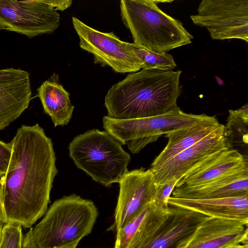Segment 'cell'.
Returning <instances> with one entry per match:
<instances>
[{"label": "cell", "mask_w": 248, "mask_h": 248, "mask_svg": "<svg viewBox=\"0 0 248 248\" xmlns=\"http://www.w3.org/2000/svg\"><path fill=\"white\" fill-rule=\"evenodd\" d=\"M11 141L9 165L0 179L1 220L29 228L46 212L56 158L51 140L38 124L22 125Z\"/></svg>", "instance_id": "obj_1"}, {"label": "cell", "mask_w": 248, "mask_h": 248, "mask_svg": "<svg viewBox=\"0 0 248 248\" xmlns=\"http://www.w3.org/2000/svg\"><path fill=\"white\" fill-rule=\"evenodd\" d=\"M181 71L142 69L114 84L105 98L107 116L118 120L150 117L176 108Z\"/></svg>", "instance_id": "obj_2"}, {"label": "cell", "mask_w": 248, "mask_h": 248, "mask_svg": "<svg viewBox=\"0 0 248 248\" xmlns=\"http://www.w3.org/2000/svg\"><path fill=\"white\" fill-rule=\"evenodd\" d=\"M98 215L93 201L73 194L55 201L43 218L24 236L23 246L58 248L90 234Z\"/></svg>", "instance_id": "obj_3"}, {"label": "cell", "mask_w": 248, "mask_h": 248, "mask_svg": "<svg viewBox=\"0 0 248 248\" xmlns=\"http://www.w3.org/2000/svg\"><path fill=\"white\" fill-rule=\"evenodd\" d=\"M120 10L134 43L147 50L167 53L192 42L193 36L182 23L160 10L154 0H122Z\"/></svg>", "instance_id": "obj_4"}, {"label": "cell", "mask_w": 248, "mask_h": 248, "mask_svg": "<svg viewBox=\"0 0 248 248\" xmlns=\"http://www.w3.org/2000/svg\"><path fill=\"white\" fill-rule=\"evenodd\" d=\"M77 167L102 185L119 183L128 171L130 155L106 131L90 130L74 138L68 147Z\"/></svg>", "instance_id": "obj_5"}, {"label": "cell", "mask_w": 248, "mask_h": 248, "mask_svg": "<svg viewBox=\"0 0 248 248\" xmlns=\"http://www.w3.org/2000/svg\"><path fill=\"white\" fill-rule=\"evenodd\" d=\"M207 116L186 113L177 107L165 113L144 118L118 120L106 116L103 124L106 132L122 145L126 144L131 153L137 154L162 135L189 127Z\"/></svg>", "instance_id": "obj_6"}, {"label": "cell", "mask_w": 248, "mask_h": 248, "mask_svg": "<svg viewBox=\"0 0 248 248\" xmlns=\"http://www.w3.org/2000/svg\"><path fill=\"white\" fill-rule=\"evenodd\" d=\"M193 23L206 28L214 40L239 39L248 42V0H202Z\"/></svg>", "instance_id": "obj_7"}, {"label": "cell", "mask_w": 248, "mask_h": 248, "mask_svg": "<svg viewBox=\"0 0 248 248\" xmlns=\"http://www.w3.org/2000/svg\"><path fill=\"white\" fill-rule=\"evenodd\" d=\"M60 23V14L47 0H0V30L32 38L54 32Z\"/></svg>", "instance_id": "obj_8"}, {"label": "cell", "mask_w": 248, "mask_h": 248, "mask_svg": "<svg viewBox=\"0 0 248 248\" xmlns=\"http://www.w3.org/2000/svg\"><path fill=\"white\" fill-rule=\"evenodd\" d=\"M74 29L79 39V46L92 54L95 63L110 67L120 73L135 72L141 68L136 55L112 31L102 32L72 17Z\"/></svg>", "instance_id": "obj_9"}, {"label": "cell", "mask_w": 248, "mask_h": 248, "mask_svg": "<svg viewBox=\"0 0 248 248\" xmlns=\"http://www.w3.org/2000/svg\"><path fill=\"white\" fill-rule=\"evenodd\" d=\"M119 183L120 191L114 216L116 231L124 227L155 201L157 187L152 171L142 167L128 171Z\"/></svg>", "instance_id": "obj_10"}, {"label": "cell", "mask_w": 248, "mask_h": 248, "mask_svg": "<svg viewBox=\"0 0 248 248\" xmlns=\"http://www.w3.org/2000/svg\"><path fill=\"white\" fill-rule=\"evenodd\" d=\"M228 149H231L230 144L224 134V125L221 124L198 142L150 170L157 185L172 180L179 181L208 156Z\"/></svg>", "instance_id": "obj_11"}, {"label": "cell", "mask_w": 248, "mask_h": 248, "mask_svg": "<svg viewBox=\"0 0 248 248\" xmlns=\"http://www.w3.org/2000/svg\"><path fill=\"white\" fill-rule=\"evenodd\" d=\"M208 216L169 205L167 216L155 232L135 248H185Z\"/></svg>", "instance_id": "obj_12"}, {"label": "cell", "mask_w": 248, "mask_h": 248, "mask_svg": "<svg viewBox=\"0 0 248 248\" xmlns=\"http://www.w3.org/2000/svg\"><path fill=\"white\" fill-rule=\"evenodd\" d=\"M29 73L21 69H0V130L28 108L31 100Z\"/></svg>", "instance_id": "obj_13"}, {"label": "cell", "mask_w": 248, "mask_h": 248, "mask_svg": "<svg viewBox=\"0 0 248 248\" xmlns=\"http://www.w3.org/2000/svg\"><path fill=\"white\" fill-rule=\"evenodd\" d=\"M248 165V156L234 149L213 154L179 180L175 187H190L218 180Z\"/></svg>", "instance_id": "obj_14"}, {"label": "cell", "mask_w": 248, "mask_h": 248, "mask_svg": "<svg viewBox=\"0 0 248 248\" xmlns=\"http://www.w3.org/2000/svg\"><path fill=\"white\" fill-rule=\"evenodd\" d=\"M248 224L238 220L209 217L198 228L185 248H222L248 244Z\"/></svg>", "instance_id": "obj_15"}, {"label": "cell", "mask_w": 248, "mask_h": 248, "mask_svg": "<svg viewBox=\"0 0 248 248\" xmlns=\"http://www.w3.org/2000/svg\"><path fill=\"white\" fill-rule=\"evenodd\" d=\"M248 195V165L208 183L190 187H175V198L203 200L232 198Z\"/></svg>", "instance_id": "obj_16"}, {"label": "cell", "mask_w": 248, "mask_h": 248, "mask_svg": "<svg viewBox=\"0 0 248 248\" xmlns=\"http://www.w3.org/2000/svg\"><path fill=\"white\" fill-rule=\"evenodd\" d=\"M168 203L211 217L238 220L247 224L248 222V195L203 200L186 199L170 196Z\"/></svg>", "instance_id": "obj_17"}, {"label": "cell", "mask_w": 248, "mask_h": 248, "mask_svg": "<svg viewBox=\"0 0 248 248\" xmlns=\"http://www.w3.org/2000/svg\"><path fill=\"white\" fill-rule=\"evenodd\" d=\"M168 213V208L161 206L155 201L151 202L127 225L116 231L113 248H135L155 232Z\"/></svg>", "instance_id": "obj_18"}, {"label": "cell", "mask_w": 248, "mask_h": 248, "mask_svg": "<svg viewBox=\"0 0 248 248\" xmlns=\"http://www.w3.org/2000/svg\"><path fill=\"white\" fill-rule=\"evenodd\" d=\"M221 124L215 116H207L195 124L165 135L168 142L163 151L154 160L151 168L170 159L208 136Z\"/></svg>", "instance_id": "obj_19"}, {"label": "cell", "mask_w": 248, "mask_h": 248, "mask_svg": "<svg viewBox=\"0 0 248 248\" xmlns=\"http://www.w3.org/2000/svg\"><path fill=\"white\" fill-rule=\"evenodd\" d=\"M37 92L44 111L50 116L54 126L67 125L74 108L69 93L61 84L49 80L44 81Z\"/></svg>", "instance_id": "obj_20"}, {"label": "cell", "mask_w": 248, "mask_h": 248, "mask_svg": "<svg viewBox=\"0 0 248 248\" xmlns=\"http://www.w3.org/2000/svg\"><path fill=\"white\" fill-rule=\"evenodd\" d=\"M224 134L228 140L231 149L240 146L247 151L248 141V105L229 110L227 124L224 125Z\"/></svg>", "instance_id": "obj_21"}, {"label": "cell", "mask_w": 248, "mask_h": 248, "mask_svg": "<svg viewBox=\"0 0 248 248\" xmlns=\"http://www.w3.org/2000/svg\"><path fill=\"white\" fill-rule=\"evenodd\" d=\"M125 44L138 57L142 69L172 70L177 66L172 56L167 53H155L134 43L125 42Z\"/></svg>", "instance_id": "obj_22"}, {"label": "cell", "mask_w": 248, "mask_h": 248, "mask_svg": "<svg viewBox=\"0 0 248 248\" xmlns=\"http://www.w3.org/2000/svg\"><path fill=\"white\" fill-rule=\"evenodd\" d=\"M23 237L21 226L4 224L0 237V248H21Z\"/></svg>", "instance_id": "obj_23"}, {"label": "cell", "mask_w": 248, "mask_h": 248, "mask_svg": "<svg viewBox=\"0 0 248 248\" xmlns=\"http://www.w3.org/2000/svg\"><path fill=\"white\" fill-rule=\"evenodd\" d=\"M178 181L177 180H172L160 185H157L155 202L163 207L168 208V200Z\"/></svg>", "instance_id": "obj_24"}, {"label": "cell", "mask_w": 248, "mask_h": 248, "mask_svg": "<svg viewBox=\"0 0 248 248\" xmlns=\"http://www.w3.org/2000/svg\"><path fill=\"white\" fill-rule=\"evenodd\" d=\"M13 144L0 140V177L7 172L12 154Z\"/></svg>", "instance_id": "obj_25"}, {"label": "cell", "mask_w": 248, "mask_h": 248, "mask_svg": "<svg viewBox=\"0 0 248 248\" xmlns=\"http://www.w3.org/2000/svg\"><path fill=\"white\" fill-rule=\"evenodd\" d=\"M47 2L56 11H63L69 7L72 3L71 0H47Z\"/></svg>", "instance_id": "obj_26"}, {"label": "cell", "mask_w": 248, "mask_h": 248, "mask_svg": "<svg viewBox=\"0 0 248 248\" xmlns=\"http://www.w3.org/2000/svg\"><path fill=\"white\" fill-rule=\"evenodd\" d=\"M222 248H248V244H241L240 243L228 245Z\"/></svg>", "instance_id": "obj_27"}, {"label": "cell", "mask_w": 248, "mask_h": 248, "mask_svg": "<svg viewBox=\"0 0 248 248\" xmlns=\"http://www.w3.org/2000/svg\"><path fill=\"white\" fill-rule=\"evenodd\" d=\"M78 243H79V242H75L74 243H73V244H70V245L64 246V247L58 248H76L78 245Z\"/></svg>", "instance_id": "obj_28"}, {"label": "cell", "mask_w": 248, "mask_h": 248, "mask_svg": "<svg viewBox=\"0 0 248 248\" xmlns=\"http://www.w3.org/2000/svg\"><path fill=\"white\" fill-rule=\"evenodd\" d=\"M3 223L1 221V220H0V234H1V232L2 230V228L3 225Z\"/></svg>", "instance_id": "obj_29"}, {"label": "cell", "mask_w": 248, "mask_h": 248, "mask_svg": "<svg viewBox=\"0 0 248 248\" xmlns=\"http://www.w3.org/2000/svg\"><path fill=\"white\" fill-rule=\"evenodd\" d=\"M21 248H31V247H24L22 245V247Z\"/></svg>", "instance_id": "obj_30"}, {"label": "cell", "mask_w": 248, "mask_h": 248, "mask_svg": "<svg viewBox=\"0 0 248 248\" xmlns=\"http://www.w3.org/2000/svg\"><path fill=\"white\" fill-rule=\"evenodd\" d=\"M0 220H1V217H0Z\"/></svg>", "instance_id": "obj_31"}]
</instances>
